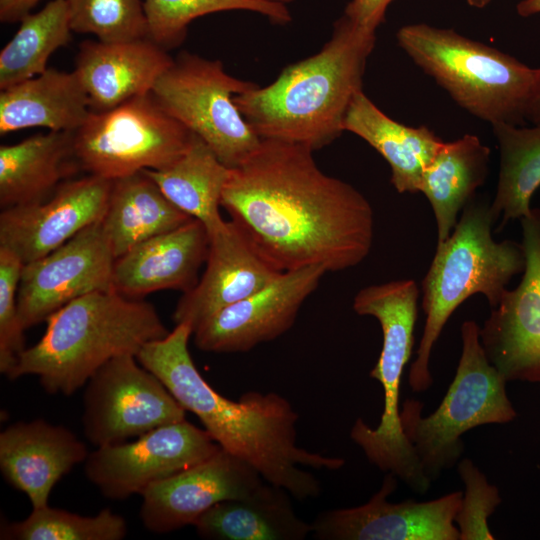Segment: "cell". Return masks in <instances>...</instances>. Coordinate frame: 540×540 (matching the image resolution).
Returning a JSON list of instances; mask_svg holds the SVG:
<instances>
[{
    "instance_id": "obj_36",
    "label": "cell",
    "mask_w": 540,
    "mask_h": 540,
    "mask_svg": "<svg viewBox=\"0 0 540 540\" xmlns=\"http://www.w3.org/2000/svg\"><path fill=\"white\" fill-rule=\"evenodd\" d=\"M458 473L465 485L455 517L460 540H494L487 521L501 503L497 487L468 458L459 462Z\"/></svg>"
},
{
    "instance_id": "obj_6",
    "label": "cell",
    "mask_w": 540,
    "mask_h": 540,
    "mask_svg": "<svg viewBox=\"0 0 540 540\" xmlns=\"http://www.w3.org/2000/svg\"><path fill=\"white\" fill-rule=\"evenodd\" d=\"M396 38L413 62L473 116L492 126L524 122L536 68L453 29L410 24Z\"/></svg>"
},
{
    "instance_id": "obj_4",
    "label": "cell",
    "mask_w": 540,
    "mask_h": 540,
    "mask_svg": "<svg viewBox=\"0 0 540 540\" xmlns=\"http://www.w3.org/2000/svg\"><path fill=\"white\" fill-rule=\"evenodd\" d=\"M41 339L25 349L8 375H35L49 394L72 395L111 359L137 355L169 330L155 307L114 290L96 291L58 309Z\"/></svg>"
},
{
    "instance_id": "obj_41",
    "label": "cell",
    "mask_w": 540,
    "mask_h": 540,
    "mask_svg": "<svg viewBox=\"0 0 540 540\" xmlns=\"http://www.w3.org/2000/svg\"><path fill=\"white\" fill-rule=\"evenodd\" d=\"M491 0H467V3L475 8H483L490 3Z\"/></svg>"
},
{
    "instance_id": "obj_40",
    "label": "cell",
    "mask_w": 540,
    "mask_h": 540,
    "mask_svg": "<svg viewBox=\"0 0 540 540\" xmlns=\"http://www.w3.org/2000/svg\"><path fill=\"white\" fill-rule=\"evenodd\" d=\"M517 13L522 17H528L540 13V0H522L517 6Z\"/></svg>"
},
{
    "instance_id": "obj_20",
    "label": "cell",
    "mask_w": 540,
    "mask_h": 540,
    "mask_svg": "<svg viewBox=\"0 0 540 540\" xmlns=\"http://www.w3.org/2000/svg\"><path fill=\"white\" fill-rule=\"evenodd\" d=\"M89 453L69 429L43 419L16 422L0 433V470L32 508L48 505L56 483Z\"/></svg>"
},
{
    "instance_id": "obj_37",
    "label": "cell",
    "mask_w": 540,
    "mask_h": 540,
    "mask_svg": "<svg viewBox=\"0 0 540 540\" xmlns=\"http://www.w3.org/2000/svg\"><path fill=\"white\" fill-rule=\"evenodd\" d=\"M393 0H351L344 14L367 28L376 30L384 20L385 12Z\"/></svg>"
},
{
    "instance_id": "obj_18",
    "label": "cell",
    "mask_w": 540,
    "mask_h": 540,
    "mask_svg": "<svg viewBox=\"0 0 540 540\" xmlns=\"http://www.w3.org/2000/svg\"><path fill=\"white\" fill-rule=\"evenodd\" d=\"M266 481L244 460L220 448L210 458L142 493L140 518L154 533H168L192 525L215 504L246 497Z\"/></svg>"
},
{
    "instance_id": "obj_13",
    "label": "cell",
    "mask_w": 540,
    "mask_h": 540,
    "mask_svg": "<svg viewBox=\"0 0 540 540\" xmlns=\"http://www.w3.org/2000/svg\"><path fill=\"white\" fill-rule=\"evenodd\" d=\"M115 259L99 221L46 256L24 264L17 292L24 330L79 297L113 290Z\"/></svg>"
},
{
    "instance_id": "obj_15",
    "label": "cell",
    "mask_w": 540,
    "mask_h": 540,
    "mask_svg": "<svg viewBox=\"0 0 540 540\" xmlns=\"http://www.w3.org/2000/svg\"><path fill=\"white\" fill-rule=\"evenodd\" d=\"M325 273L320 265L282 272L261 290L199 324L193 331L195 346L204 352L241 353L278 338L293 326Z\"/></svg>"
},
{
    "instance_id": "obj_33",
    "label": "cell",
    "mask_w": 540,
    "mask_h": 540,
    "mask_svg": "<svg viewBox=\"0 0 540 540\" xmlns=\"http://www.w3.org/2000/svg\"><path fill=\"white\" fill-rule=\"evenodd\" d=\"M126 520L110 508L95 516H82L46 505L33 509L22 521L1 525L2 540H120L126 537Z\"/></svg>"
},
{
    "instance_id": "obj_38",
    "label": "cell",
    "mask_w": 540,
    "mask_h": 540,
    "mask_svg": "<svg viewBox=\"0 0 540 540\" xmlns=\"http://www.w3.org/2000/svg\"><path fill=\"white\" fill-rule=\"evenodd\" d=\"M41 0H0V21L12 23L29 14Z\"/></svg>"
},
{
    "instance_id": "obj_28",
    "label": "cell",
    "mask_w": 540,
    "mask_h": 540,
    "mask_svg": "<svg viewBox=\"0 0 540 540\" xmlns=\"http://www.w3.org/2000/svg\"><path fill=\"white\" fill-rule=\"evenodd\" d=\"M490 148L471 134L443 142L423 172L420 192L428 199L437 225V244L444 242L458 222V215L485 183Z\"/></svg>"
},
{
    "instance_id": "obj_7",
    "label": "cell",
    "mask_w": 540,
    "mask_h": 540,
    "mask_svg": "<svg viewBox=\"0 0 540 540\" xmlns=\"http://www.w3.org/2000/svg\"><path fill=\"white\" fill-rule=\"evenodd\" d=\"M418 298L419 288L413 279L369 285L354 297V311L376 318L382 329V349L370 377L383 387L384 407L375 428L358 418L350 437L373 465L393 473L414 492L424 494L431 480L403 432L399 409L401 378L414 345Z\"/></svg>"
},
{
    "instance_id": "obj_1",
    "label": "cell",
    "mask_w": 540,
    "mask_h": 540,
    "mask_svg": "<svg viewBox=\"0 0 540 540\" xmlns=\"http://www.w3.org/2000/svg\"><path fill=\"white\" fill-rule=\"evenodd\" d=\"M309 147L261 139L230 175L221 207L258 254L279 272L360 264L374 239V212L351 184L327 175Z\"/></svg>"
},
{
    "instance_id": "obj_42",
    "label": "cell",
    "mask_w": 540,
    "mask_h": 540,
    "mask_svg": "<svg viewBox=\"0 0 540 540\" xmlns=\"http://www.w3.org/2000/svg\"><path fill=\"white\" fill-rule=\"evenodd\" d=\"M269 1H273V2H276V3H281V4H288V3H291L293 2L294 0H269Z\"/></svg>"
},
{
    "instance_id": "obj_11",
    "label": "cell",
    "mask_w": 540,
    "mask_h": 540,
    "mask_svg": "<svg viewBox=\"0 0 540 540\" xmlns=\"http://www.w3.org/2000/svg\"><path fill=\"white\" fill-rule=\"evenodd\" d=\"M186 410L135 355L117 356L85 385L83 431L96 447L125 442L185 420Z\"/></svg>"
},
{
    "instance_id": "obj_34",
    "label": "cell",
    "mask_w": 540,
    "mask_h": 540,
    "mask_svg": "<svg viewBox=\"0 0 540 540\" xmlns=\"http://www.w3.org/2000/svg\"><path fill=\"white\" fill-rule=\"evenodd\" d=\"M73 32L102 42L148 38L144 0H66Z\"/></svg>"
},
{
    "instance_id": "obj_26",
    "label": "cell",
    "mask_w": 540,
    "mask_h": 540,
    "mask_svg": "<svg viewBox=\"0 0 540 540\" xmlns=\"http://www.w3.org/2000/svg\"><path fill=\"white\" fill-rule=\"evenodd\" d=\"M289 496L265 482L246 497L215 504L192 525L210 540H303L312 534V524L295 513Z\"/></svg>"
},
{
    "instance_id": "obj_8",
    "label": "cell",
    "mask_w": 540,
    "mask_h": 540,
    "mask_svg": "<svg viewBox=\"0 0 540 540\" xmlns=\"http://www.w3.org/2000/svg\"><path fill=\"white\" fill-rule=\"evenodd\" d=\"M473 320L461 326L462 352L455 376L437 409L422 416L423 404L408 398L400 409L403 432L425 475L436 481L464 451L461 436L487 424H506L516 417L507 380L489 362Z\"/></svg>"
},
{
    "instance_id": "obj_21",
    "label": "cell",
    "mask_w": 540,
    "mask_h": 540,
    "mask_svg": "<svg viewBox=\"0 0 540 540\" xmlns=\"http://www.w3.org/2000/svg\"><path fill=\"white\" fill-rule=\"evenodd\" d=\"M209 234L199 220L154 236L115 259L112 289L131 299L160 290H191L206 262Z\"/></svg>"
},
{
    "instance_id": "obj_27",
    "label": "cell",
    "mask_w": 540,
    "mask_h": 540,
    "mask_svg": "<svg viewBox=\"0 0 540 540\" xmlns=\"http://www.w3.org/2000/svg\"><path fill=\"white\" fill-rule=\"evenodd\" d=\"M193 219L176 207L143 171L112 180L103 231L115 258Z\"/></svg>"
},
{
    "instance_id": "obj_3",
    "label": "cell",
    "mask_w": 540,
    "mask_h": 540,
    "mask_svg": "<svg viewBox=\"0 0 540 540\" xmlns=\"http://www.w3.org/2000/svg\"><path fill=\"white\" fill-rule=\"evenodd\" d=\"M375 31L344 14L318 53L285 67L269 85L236 95V106L261 139L313 151L329 145L345 131L349 107L363 91Z\"/></svg>"
},
{
    "instance_id": "obj_32",
    "label": "cell",
    "mask_w": 540,
    "mask_h": 540,
    "mask_svg": "<svg viewBox=\"0 0 540 540\" xmlns=\"http://www.w3.org/2000/svg\"><path fill=\"white\" fill-rule=\"evenodd\" d=\"M144 6L148 38L167 51L181 45L189 24L207 14L246 10L276 24L292 19L286 5L269 0H144Z\"/></svg>"
},
{
    "instance_id": "obj_19",
    "label": "cell",
    "mask_w": 540,
    "mask_h": 540,
    "mask_svg": "<svg viewBox=\"0 0 540 540\" xmlns=\"http://www.w3.org/2000/svg\"><path fill=\"white\" fill-rule=\"evenodd\" d=\"M206 267L197 284L183 293L172 318L193 331L208 317L261 290L282 272L253 248L232 221L209 234Z\"/></svg>"
},
{
    "instance_id": "obj_24",
    "label": "cell",
    "mask_w": 540,
    "mask_h": 540,
    "mask_svg": "<svg viewBox=\"0 0 540 540\" xmlns=\"http://www.w3.org/2000/svg\"><path fill=\"white\" fill-rule=\"evenodd\" d=\"M344 130L362 138L387 161L391 184L399 193L420 192L423 172L444 142L426 126L410 127L393 120L363 91L349 107Z\"/></svg>"
},
{
    "instance_id": "obj_14",
    "label": "cell",
    "mask_w": 540,
    "mask_h": 540,
    "mask_svg": "<svg viewBox=\"0 0 540 540\" xmlns=\"http://www.w3.org/2000/svg\"><path fill=\"white\" fill-rule=\"evenodd\" d=\"M526 263L480 327L489 362L507 380L540 382V208L521 218Z\"/></svg>"
},
{
    "instance_id": "obj_2",
    "label": "cell",
    "mask_w": 540,
    "mask_h": 540,
    "mask_svg": "<svg viewBox=\"0 0 540 540\" xmlns=\"http://www.w3.org/2000/svg\"><path fill=\"white\" fill-rule=\"evenodd\" d=\"M193 330L182 322L164 338L137 353L179 404L195 414L214 441L244 460L262 478L298 500L317 498L319 480L304 468L338 470L342 458L308 451L297 444L298 413L274 392L248 391L237 400L224 397L203 378L188 349Z\"/></svg>"
},
{
    "instance_id": "obj_31",
    "label": "cell",
    "mask_w": 540,
    "mask_h": 540,
    "mask_svg": "<svg viewBox=\"0 0 540 540\" xmlns=\"http://www.w3.org/2000/svg\"><path fill=\"white\" fill-rule=\"evenodd\" d=\"M71 32L66 0H51L40 11L25 15L0 51V89L43 73L49 57L69 44Z\"/></svg>"
},
{
    "instance_id": "obj_12",
    "label": "cell",
    "mask_w": 540,
    "mask_h": 540,
    "mask_svg": "<svg viewBox=\"0 0 540 540\" xmlns=\"http://www.w3.org/2000/svg\"><path fill=\"white\" fill-rule=\"evenodd\" d=\"M220 446L186 419L160 426L130 443L97 447L84 462L88 480L109 499L140 494L150 485L213 456Z\"/></svg>"
},
{
    "instance_id": "obj_9",
    "label": "cell",
    "mask_w": 540,
    "mask_h": 540,
    "mask_svg": "<svg viewBox=\"0 0 540 540\" xmlns=\"http://www.w3.org/2000/svg\"><path fill=\"white\" fill-rule=\"evenodd\" d=\"M193 136L150 92L106 111H91L73 132V152L80 169L115 180L165 168L186 151Z\"/></svg>"
},
{
    "instance_id": "obj_16",
    "label": "cell",
    "mask_w": 540,
    "mask_h": 540,
    "mask_svg": "<svg viewBox=\"0 0 540 540\" xmlns=\"http://www.w3.org/2000/svg\"><path fill=\"white\" fill-rule=\"evenodd\" d=\"M396 478L388 472L365 504L319 514L311 523L313 536L321 540H460L455 517L461 491L424 502L393 503L387 497L397 487Z\"/></svg>"
},
{
    "instance_id": "obj_29",
    "label": "cell",
    "mask_w": 540,
    "mask_h": 540,
    "mask_svg": "<svg viewBox=\"0 0 540 540\" xmlns=\"http://www.w3.org/2000/svg\"><path fill=\"white\" fill-rule=\"evenodd\" d=\"M230 170L194 134L189 147L174 162L159 170L143 172L176 207L203 223L211 234L225 222L219 208Z\"/></svg>"
},
{
    "instance_id": "obj_35",
    "label": "cell",
    "mask_w": 540,
    "mask_h": 540,
    "mask_svg": "<svg viewBox=\"0 0 540 540\" xmlns=\"http://www.w3.org/2000/svg\"><path fill=\"white\" fill-rule=\"evenodd\" d=\"M23 265L15 253L0 247V372L6 377L26 349L17 305Z\"/></svg>"
},
{
    "instance_id": "obj_25",
    "label": "cell",
    "mask_w": 540,
    "mask_h": 540,
    "mask_svg": "<svg viewBox=\"0 0 540 540\" xmlns=\"http://www.w3.org/2000/svg\"><path fill=\"white\" fill-rule=\"evenodd\" d=\"M80 169L73 132L50 131L0 146V205L3 209L39 203Z\"/></svg>"
},
{
    "instance_id": "obj_22",
    "label": "cell",
    "mask_w": 540,
    "mask_h": 540,
    "mask_svg": "<svg viewBox=\"0 0 540 540\" xmlns=\"http://www.w3.org/2000/svg\"><path fill=\"white\" fill-rule=\"evenodd\" d=\"M173 61L167 50L149 38L85 40L73 71L87 94L90 110L102 112L150 93Z\"/></svg>"
},
{
    "instance_id": "obj_30",
    "label": "cell",
    "mask_w": 540,
    "mask_h": 540,
    "mask_svg": "<svg viewBox=\"0 0 540 540\" xmlns=\"http://www.w3.org/2000/svg\"><path fill=\"white\" fill-rule=\"evenodd\" d=\"M500 152L496 193L490 203L498 231L530 211V200L540 187V125L519 127L509 123L492 126Z\"/></svg>"
},
{
    "instance_id": "obj_10",
    "label": "cell",
    "mask_w": 540,
    "mask_h": 540,
    "mask_svg": "<svg viewBox=\"0 0 540 540\" xmlns=\"http://www.w3.org/2000/svg\"><path fill=\"white\" fill-rule=\"evenodd\" d=\"M258 84L228 74L220 60L183 51L151 93L161 107L202 139L229 168L239 166L260 144L234 97Z\"/></svg>"
},
{
    "instance_id": "obj_5",
    "label": "cell",
    "mask_w": 540,
    "mask_h": 540,
    "mask_svg": "<svg viewBox=\"0 0 540 540\" xmlns=\"http://www.w3.org/2000/svg\"><path fill=\"white\" fill-rule=\"evenodd\" d=\"M494 224L490 203L474 197L463 208L450 236L437 244L421 283L426 320L408 375L414 392H425L432 386L431 352L458 306L470 296L482 294L491 308L496 307L511 279L525 269L523 245L513 240L495 241Z\"/></svg>"
},
{
    "instance_id": "obj_17",
    "label": "cell",
    "mask_w": 540,
    "mask_h": 540,
    "mask_svg": "<svg viewBox=\"0 0 540 540\" xmlns=\"http://www.w3.org/2000/svg\"><path fill=\"white\" fill-rule=\"evenodd\" d=\"M112 180L88 174L61 183L46 200L3 209L0 247L23 264L40 259L102 220Z\"/></svg>"
},
{
    "instance_id": "obj_23",
    "label": "cell",
    "mask_w": 540,
    "mask_h": 540,
    "mask_svg": "<svg viewBox=\"0 0 540 540\" xmlns=\"http://www.w3.org/2000/svg\"><path fill=\"white\" fill-rule=\"evenodd\" d=\"M90 112L87 94L76 73L47 68L1 90L0 134L32 127L74 132Z\"/></svg>"
},
{
    "instance_id": "obj_39",
    "label": "cell",
    "mask_w": 540,
    "mask_h": 540,
    "mask_svg": "<svg viewBox=\"0 0 540 540\" xmlns=\"http://www.w3.org/2000/svg\"><path fill=\"white\" fill-rule=\"evenodd\" d=\"M525 120L540 125V68H536V74L529 101L526 108Z\"/></svg>"
}]
</instances>
